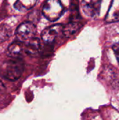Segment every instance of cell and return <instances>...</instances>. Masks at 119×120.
<instances>
[{
    "instance_id": "cell-1",
    "label": "cell",
    "mask_w": 119,
    "mask_h": 120,
    "mask_svg": "<svg viewBox=\"0 0 119 120\" xmlns=\"http://www.w3.org/2000/svg\"><path fill=\"white\" fill-rule=\"evenodd\" d=\"M24 68V62L21 58H11L1 64L0 75L8 80L15 81L22 76Z\"/></svg>"
},
{
    "instance_id": "cell-2",
    "label": "cell",
    "mask_w": 119,
    "mask_h": 120,
    "mask_svg": "<svg viewBox=\"0 0 119 120\" xmlns=\"http://www.w3.org/2000/svg\"><path fill=\"white\" fill-rule=\"evenodd\" d=\"M65 8L62 3L58 0H48L46 1L42 8L43 16L49 21H56L64 13Z\"/></svg>"
},
{
    "instance_id": "cell-3",
    "label": "cell",
    "mask_w": 119,
    "mask_h": 120,
    "mask_svg": "<svg viewBox=\"0 0 119 120\" xmlns=\"http://www.w3.org/2000/svg\"><path fill=\"white\" fill-rule=\"evenodd\" d=\"M36 32L35 25L32 22H24L21 23L16 29L15 36L18 41L26 43L32 39L34 38Z\"/></svg>"
},
{
    "instance_id": "cell-4",
    "label": "cell",
    "mask_w": 119,
    "mask_h": 120,
    "mask_svg": "<svg viewBox=\"0 0 119 120\" xmlns=\"http://www.w3.org/2000/svg\"><path fill=\"white\" fill-rule=\"evenodd\" d=\"M64 26L61 24H55L50 26L41 32V39L43 41L48 45H50L55 41L58 35L62 32Z\"/></svg>"
},
{
    "instance_id": "cell-5",
    "label": "cell",
    "mask_w": 119,
    "mask_h": 120,
    "mask_svg": "<svg viewBox=\"0 0 119 120\" xmlns=\"http://www.w3.org/2000/svg\"><path fill=\"white\" fill-rule=\"evenodd\" d=\"M101 1L90 0L81 1V8L83 13L88 17L95 18L99 15Z\"/></svg>"
},
{
    "instance_id": "cell-6",
    "label": "cell",
    "mask_w": 119,
    "mask_h": 120,
    "mask_svg": "<svg viewBox=\"0 0 119 120\" xmlns=\"http://www.w3.org/2000/svg\"><path fill=\"white\" fill-rule=\"evenodd\" d=\"M105 20L108 23L119 21V0H114L111 2L109 9L105 16Z\"/></svg>"
},
{
    "instance_id": "cell-7",
    "label": "cell",
    "mask_w": 119,
    "mask_h": 120,
    "mask_svg": "<svg viewBox=\"0 0 119 120\" xmlns=\"http://www.w3.org/2000/svg\"><path fill=\"white\" fill-rule=\"evenodd\" d=\"M41 51V42L39 39L33 38L25 43V52L29 56H36Z\"/></svg>"
},
{
    "instance_id": "cell-8",
    "label": "cell",
    "mask_w": 119,
    "mask_h": 120,
    "mask_svg": "<svg viewBox=\"0 0 119 120\" xmlns=\"http://www.w3.org/2000/svg\"><path fill=\"white\" fill-rule=\"evenodd\" d=\"M25 52V43L18 40L12 42L8 47V53L12 58H20Z\"/></svg>"
},
{
    "instance_id": "cell-9",
    "label": "cell",
    "mask_w": 119,
    "mask_h": 120,
    "mask_svg": "<svg viewBox=\"0 0 119 120\" xmlns=\"http://www.w3.org/2000/svg\"><path fill=\"white\" fill-rule=\"evenodd\" d=\"M82 26L80 22H76V21H72L67 24L63 27L62 34L66 37H70L74 34H75Z\"/></svg>"
},
{
    "instance_id": "cell-10",
    "label": "cell",
    "mask_w": 119,
    "mask_h": 120,
    "mask_svg": "<svg viewBox=\"0 0 119 120\" xmlns=\"http://www.w3.org/2000/svg\"><path fill=\"white\" fill-rule=\"evenodd\" d=\"M36 3V1L34 0H20L14 4V7L18 11H25L33 8Z\"/></svg>"
},
{
    "instance_id": "cell-11",
    "label": "cell",
    "mask_w": 119,
    "mask_h": 120,
    "mask_svg": "<svg viewBox=\"0 0 119 120\" xmlns=\"http://www.w3.org/2000/svg\"><path fill=\"white\" fill-rule=\"evenodd\" d=\"M11 35V28L6 24L0 25V43L7 40Z\"/></svg>"
},
{
    "instance_id": "cell-12",
    "label": "cell",
    "mask_w": 119,
    "mask_h": 120,
    "mask_svg": "<svg viewBox=\"0 0 119 120\" xmlns=\"http://www.w3.org/2000/svg\"><path fill=\"white\" fill-rule=\"evenodd\" d=\"M114 53L115 54V56L116 58V60L118 61V64L119 65V44H116L112 46Z\"/></svg>"
},
{
    "instance_id": "cell-13",
    "label": "cell",
    "mask_w": 119,
    "mask_h": 120,
    "mask_svg": "<svg viewBox=\"0 0 119 120\" xmlns=\"http://www.w3.org/2000/svg\"><path fill=\"white\" fill-rule=\"evenodd\" d=\"M4 89V84H3L2 82H1V79H0V91L3 90Z\"/></svg>"
}]
</instances>
